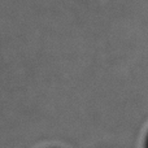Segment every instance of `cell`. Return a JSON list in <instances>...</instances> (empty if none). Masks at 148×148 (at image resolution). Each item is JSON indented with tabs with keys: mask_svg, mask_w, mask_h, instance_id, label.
I'll return each instance as SVG.
<instances>
[{
	"mask_svg": "<svg viewBox=\"0 0 148 148\" xmlns=\"http://www.w3.org/2000/svg\"><path fill=\"white\" fill-rule=\"evenodd\" d=\"M147 148H148V143H147Z\"/></svg>",
	"mask_w": 148,
	"mask_h": 148,
	"instance_id": "obj_1",
	"label": "cell"
}]
</instances>
